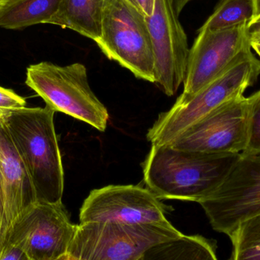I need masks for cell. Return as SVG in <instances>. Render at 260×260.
Masks as SVG:
<instances>
[{
	"instance_id": "1",
	"label": "cell",
	"mask_w": 260,
	"mask_h": 260,
	"mask_svg": "<svg viewBox=\"0 0 260 260\" xmlns=\"http://www.w3.org/2000/svg\"><path fill=\"white\" fill-rule=\"evenodd\" d=\"M241 154H204L151 145L144 183L159 200L200 203L223 183Z\"/></svg>"
},
{
	"instance_id": "2",
	"label": "cell",
	"mask_w": 260,
	"mask_h": 260,
	"mask_svg": "<svg viewBox=\"0 0 260 260\" xmlns=\"http://www.w3.org/2000/svg\"><path fill=\"white\" fill-rule=\"evenodd\" d=\"M54 114L48 106L24 108L2 120L30 176L37 203H62L64 171Z\"/></svg>"
},
{
	"instance_id": "3",
	"label": "cell",
	"mask_w": 260,
	"mask_h": 260,
	"mask_svg": "<svg viewBox=\"0 0 260 260\" xmlns=\"http://www.w3.org/2000/svg\"><path fill=\"white\" fill-rule=\"evenodd\" d=\"M260 75V61L251 50L187 102H175L159 114L146 137L151 145H168L194 123L235 99L244 96Z\"/></svg>"
},
{
	"instance_id": "4",
	"label": "cell",
	"mask_w": 260,
	"mask_h": 260,
	"mask_svg": "<svg viewBox=\"0 0 260 260\" xmlns=\"http://www.w3.org/2000/svg\"><path fill=\"white\" fill-rule=\"evenodd\" d=\"M25 84L55 112L85 122L99 131L106 130L108 109L91 90L83 64H33L27 67Z\"/></svg>"
},
{
	"instance_id": "5",
	"label": "cell",
	"mask_w": 260,
	"mask_h": 260,
	"mask_svg": "<svg viewBox=\"0 0 260 260\" xmlns=\"http://www.w3.org/2000/svg\"><path fill=\"white\" fill-rule=\"evenodd\" d=\"M183 236L171 223L79 224L69 254L79 260H139L160 243Z\"/></svg>"
},
{
	"instance_id": "6",
	"label": "cell",
	"mask_w": 260,
	"mask_h": 260,
	"mask_svg": "<svg viewBox=\"0 0 260 260\" xmlns=\"http://www.w3.org/2000/svg\"><path fill=\"white\" fill-rule=\"evenodd\" d=\"M104 54L138 79L154 83V56L145 17L126 0H106L102 34L96 41Z\"/></svg>"
},
{
	"instance_id": "7",
	"label": "cell",
	"mask_w": 260,
	"mask_h": 260,
	"mask_svg": "<svg viewBox=\"0 0 260 260\" xmlns=\"http://www.w3.org/2000/svg\"><path fill=\"white\" fill-rule=\"evenodd\" d=\"M199 203L212 229L229 237L240 223L260 215V153L241 154L218 189Z\"/></svg>"
},
{
	"instance_id": "8",
	"label": "cell",
	"mask_w": 260,
	"mask_h": 260,
	"mask_svg": "<svg viewBox=\"0 0 260 260\" xmlns=\"http://www.w3.org/2000/svg\"><path fill=\"white\" fill-rule=\"evenodd\" d=\"M251 50L249 23L224 30L200 28L189 49L183 93V103L200 92Z\"/></svg>"
},
{
	"instance_id": "9",
	"label": "cell",
	"mask_w": 260,
	"mask_h": 260,
	"mask_svg": "<svg viewBox=\"0 0 260 260\" xmlns=\"http://www.w3.org/2000/svg\"><path fill=\"white\" fill-rule=\"evenodd\" d=\"M77 229L62 203H36L14 223L3 247L17 246L31 260H56L68 253Z\"/></svg>"
},
{
	"instance_id": "10",
	"label": "cell",
	"mask_w": 260,
	"mask_h": 260,
	"mask_svg": "<svg viewBox=\"0 0 260 260\" xmlns=\"http://www.w3.org/2000/svg\"><path fill=\"white\" fill-rule=\"evenodd\" d=\"M249 102L244 96L212 111L168 145L204 154H241L248 139Z\"/></svg>"
},
{
	"instance_id": "11",
	"label": "cell",
	"mask_w": 260,
	"mask_h": 260,
	"mask_svg": "<svg viewBox=\"0 0 260 260\" xmlns=\"http://www.w3.org/2000/svg\"><path fill=\"white\" fill-rule=\"evenodd\" d=\"M168 207L147 187L139 185H109L93 189L79 213L80 224L117 222L148 224L168 221Z\"/></svg>"
},
{
	"instance_id": "12",
	"label": "cell",
	"mask_w": 260,
	"mask_h": 260,
	"mask_svg": "<svg viewBox=\"0 0 260 260\" xmlns=\"http://www.w3.org/2000/svg\"><path fill=\"white\" fill-rule=\"evenodd\" d=\"M178 17L174 0H155L152 15L145 18L154 50V84L170 97L183 83L189 53Z\"/></svg>"
},
{
	"instance_id": "13",
	"label": "cell",
	"mask_w": 260,
	"mask_h": 260,
	"mask_svg": "<svg viewBox=\"0 0 260 260\" xmlns=\"http://www.w3.org/2000/svg\"><path fill=\"white\" fill-rule=\"evenodd\" d=\"M0 180L4 197V215L0 231L1 252L14 223L37 203L30 176L3 120L0 121Z\"/></svg>"
},
{
	"instance_id": "14",
	"label": "cell",
	"mask_w": 260,
	"mask_h": 260,
	"mask_svg": "<svg viewBox=\"0 0 260 260\" xmlns=\"http://www.w3.org/2000/svg\"><path fill=\"white\" fill-rule=\"evenodd\" d=\"M106 0H60L57 10L47 24L71 29L97 41L102 34Z\"/></svg>"
},
{
	"instance_id": "15",
	"label": "cell",
	"mask_w": 260,
	"mask_h": 260,
	"mask_svg": "<svg viewBox=\"0 0 260 260\" xmlns=\"http://www.w3.org/2000/svg\"><path fill=\"white\" fill-rule=\"evenodd\" d=\"M139 260H218L215 241L184 235L148 249Z\"/></svg>"
},
{
	"instance_id": "16",
	"label": "cell",
	"mask_w": 260,
	"mask_h": 260,
	"mask_svg": "<svg viewBox=\"0 0 260 260\" xmlns=\"http://www.w3.org/2000/svg\"><path fill=\"white\" fill-rule=\"evenodd\" d=\"M60 0H9L0 14V27L24 28L47 24L57 10Z\"/></svg>"
},
{
	"instance_id": "17",
	"label": "cell",
	"mask_w": 260,
	"mask_h": 260,
	"mask_svg": "<svg viewBox=\"0 0 260 260\" xmlns=\"http://www.w3.org/2000/svg\"><path fill=\"white\" fill-rule=\"evenodd\" d=\"M254 15L253 0H220L200 28L224 30L250 23Z\"/></svg>"
},
{
	"instance_id": "18",
	"label": "cell",
	"mask_w": 260,
	"mask_h": 260,
	"mask_svg": "<svg viewBox=\"0 0 260 260\" xmlns=\"http://www.w3.org/2000/svg\"><path fill=\"white\" fill-rule=\"evenodd\" d=\"M229 238L233 247L229 260H260V215L240 223Z\"/></svg>"
},
{
	"instance_id": "19",
	"label": "cell",
	"mask_w": 260,
	"mask_h": 260,
	"mask_svg": "<svg viewBox=\"0 0 260 260\" xmlns=\"http://www.w3.org/2000/svg\"><path fill=\"white\" fill-rule=\"evenodd\" d=\"M248 139L241 154L260 153V90L248 98Z\"/></svg>"
},
{
	"instance_id": "20",
	"label": "cell",
	"mask_w": 260,
	"mask_h": 260,
	"mask_svg": "<svg viewBox=\"0 0 260 260\" xmlns=\"http://www.w3.org/2000/svg\"><path fill=\"white\" fill-rule=\"evenodd\" d=\"M26 108L25 99L15 92L13 90L0 86V113L6 114Z\"/></svg>"
},
{
	"instance_id": "21",
	"label": "cell",
	"mask_w": 260,
	"mask_h": 260,
	"mask_svg": "<svg viewBox=\"0 0 260 260\" xmlns=\"http://www.w3.org/2000/svg\"><path fill=\"white\" fill-rule=\"evenodd\" d=\"M0 260H31L17 246L6 244L0 252Z\"/></svg>"
},
{
	"instance_id": "22",
	"label": "cell",
	"mask_w": 260,
	"mask_h": 260,
	"mask_svg": "<svg viewBox=\"0 0 260 260\" xmlns=\"http://www.w3.org/2000/svg\"><path fill=\"white\" fill-rule=\"evenodd\" d=\"M126 1L145 18H149L152 15L155 0H126Z\"/></svg>"
},
{
	"instance_id": "23",
	"label": "cell",
	"mask_w": 260,
	"mask_h": 260,
	"mask_svg": "<svg viewBox=\"0 0 260 260\" xmlns=\"http://www.w3.org/2000/svg\"><path fill=\"white\" fill-rule=\"evenodd\" d=\"M250 46L260 57V33H250Z\"/></svg>"
},
{
	"instance_id": "24",
	"label": "cell",
	"mask_w": 260,
	"mask_h": 260,
	"mask_svg": "<svg viewBox=\"0 0 260 260\" xmlns=\"http://www.w3.org/2000/svg\"><path fill=\"white\" fill-rule=\"evenodd\" d=\"M3 215H4V197H3V187L0 180V231L3 224Z\"/></svg>"
},
{
	"instance_id": "25",
	"label": "cell",
	"mask_w": 260,
	"mask_h": 260,
	"mask_svg": "<svg viewBox=\"0 0 260 260\" xmlns=\"http://www.w3.org/2000/svg\"><path fill=\"white\" fill-rule=\"evenodd\" d=\"M250 33H260V20L255 19L249 23Z\"/></svg>"
},
{
	"instance_id": "26",
	"label": "cell",
	"mask_w": 260,
	"mask_h": 260,
	"mask_svg": "<svg viewBox=\"0 0 260 260\" xmlns=\"http://www.w3.org/2000/svg\"><path fill=\"white\" fill-rule=\"evenodd\" d=\"M191 0H174V5H175L176 11L177 14L180 15V12H182L185 6L190 2Z\"/></svg>"
},
{
	"instance_id": "27",
	"label": "cell",
	"mask_w": 260,
	"mask_h": 260,
	"mask_svg": "<svg viewBox=\"0 0 260 260\" xmlns=\"http://www.w3.org/2000/svg\"><path fill=\"white\" fill-rule=\"evenodd\" d=\"M253 4H254V15H253V20L260 16V0H253Z\"/></svg>"
},
{
	"instance_id": "28",
	"label": "cell",
	"mask_w": 260,
	"mask_h": 260,
	"mask_svg": "<svg viewBox=\"0 0 260 260\" xmlns=\"http://www.w3.org/2000/svg\"><path fill=\"white\" fill-rule=\"evenodd\" d=\"M56 260H79L76 259V258L73 257L71 255L69 254V253H67V254L64 255V256H61L60 258Z\"/></svg>"
},
{
	"instance_id": "29",
	"label": "cell",
	"mask_w": 260,
	"mask_h": 260,
	"mask_svg": "<svg viewBox=\"0 0 260 260\" xmlns=\"http://www.w3.org/2000/svg\"><path fill=\"white\" fill-rule=\"evenodd\" d=\"M9 1V0H0V14L3 12Z\"/></svg>"
},
{
	"instance_id": "30",
	"label": "cell",
	"mask_w": 260,
	"mask_h": 260,
	"mask_svg": "<svg viewBox=\"0 0 260 260\" xmlns=\"http://www.w3.org/2000/svg\"><path fill=\"white\" fill-rule=\"evenodd\" d=\"M3 116H4V114H2V113H0V121H1L2 119H3Z\"/></svg>"
},
{
	"instance_id": "31",
	"label": "cell",
	"mask_w": 260,
	"mask_h": 260,
	"mask_svg": "<svg viewBox=\"0 0 260 260\" xmlns=\"http://www.w3.org/2000/svg\"><path fill=\"white\" fill-rule=\"evenodd\" d=\"M256 19H259L260 20V16L258 17V18H256ZM253 20H255V19H253ZM252 21H253V20H252Z\"/></svg>"
}]
</instances>
